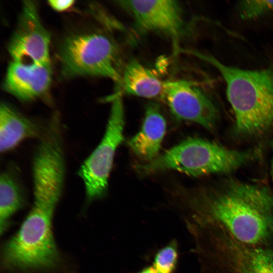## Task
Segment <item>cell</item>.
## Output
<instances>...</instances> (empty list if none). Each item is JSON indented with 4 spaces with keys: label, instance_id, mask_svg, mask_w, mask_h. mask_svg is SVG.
Wrapping results in <instances>:
<instances>
[{
    "label": "cell",
    "instance_id": "6da1fadb",
    "mask_svg": "<svg viewBox=\"0 0 273 273\" xmlns=\"http://www.w3.org/2000/svg\"><path fill=\"white\" fill-rule=\"evenodd\" d=\"M190 210L189 230L221 228L251 244L273 240V193L263 185L226 179L192 198Z\"/></svg>",
    "mask_w": 273,
    "mask_h": 273
},
{
    "label": "cell",
    "instance_id": "2e32d148",
    "mask_svg": "<svg viewBox=\"0 0 273 273\" xmlns=\"http://www.w3.org/2000/svg\"><path fill=\"white\" fill-rule=\"evenodd\" d=\"M179 258L178 243L177 240L173 239L155 252L152 266L159 273H175Z\"/></svg>",
    "mask_w": 273,
    "mask_h": 273
},
{
    "label": "cell",
    "instance_id": "9c48e42d",
    "mask_svg": "<svg viewBox=\"0 0 273 273\" xmlns=\"http://www.w3.org/2000/svg\"><path fill=\"white\" fill-rule=\"evenodd\" d=\"M51 35L40 20L34 2L25 1L16 27L9 41L12 61L27 63H51Z\"/></svg>",
    "mask_w": 273,
    "mask_h": 273
},
{
    "label": "cell",
    "instance_id": "3957f363",
    "mask_svg": "<svg viewBox=\"0 0 273 273\" xmlns=\"http://www.w3.org/2000/svg\"><path fill=\"white\" fill-rule=\"evenodd\" d=\"M56 208L33 204L19 230L2 247L5 271L28 273L51 271L61 263L53 232Z\"/></svg>",
    "mask_w": 273,
    "mask_h": 273
},
{
    "label": "cell",
    "instance_id": "5b68a950",
    "mask_svg": "<svg viewBox=\"0 0 273 273\" xmlns=\"http://www.w3.org/2000/svg\"><path fill=\"white\" fill-rule=\"evenodd\" d=\"M258 149H231L214 142L198 138L182 142L154 160L139 164L142 174L173 170L198 176L230 173L259 158Z\"/></svg>",
    "mask_w": 273,
    "mask_h": 273
},
{
    "label": "cell",
    "instance_id": "e0dca14e",
    "mask_svg": "<svg viewBox=\"0 0 273 273\" xmlns=\"http://www.w3.org/2000/svg\"><path fill=\"white\" fill-rule=\"evenodd\" d=\"M239 16L250 20L273 11V1H243L238 4Z\"/></svg>",
    "mask_w": 273,
    "mask_h": 273
},
{
    "label": "cell",
    "instance_id": "8992f818",
    "mask_svg": "<svg viewBox=\"0 0 273 273\" xmlns=\"http://www.w3.org/2000/svg\"><path fill=\"white\" fill-rule=\"evenodd\" d=\"M58 58L66 78L91 76L112 79L119 85L123 66L117 45L99 31L78 32L61 42Z\"/></svg>",
    "mask_w": 273,
    "mask_h": 273
},
{
    "label": "cell",
    "instance_id": "d6986e66",
    "mask_svg": "<svg viewBox=\"0 0 273 273\" xmlns=\"http://www.w3.org/2000/svg\"><path fill=\"white\" fill-rule=\"evenodd\" d=\"M133 273H159L152 265L143 267L141 270Z\"/></svg>",
    "mask_w": 273,
    "mask_h": 273
},
{
    "label": "cell",
    "instance_id": "4fadbf2b",
    "mask_svg": "<svg viewBox=\"0 0 273 273\" xmlns=\"http://www.w3.org/2000/svg\"><path fill=\"white\" fill-rule=\"evenodd\" d=\"M166 81L153 71L132 59L123 66L120 91L126 94L148 98H162Z\"/></svg>",
    "mask_w": 273,
    "mask_h": 273
},
{
    "label": "cell",
    "instance_id": "52a82bcc",
    "mask_svg": "<svg viewBox=\"0 0 273 273\" xmlns=\"http://www.w3.org/2000/svg\"><path fill=\"white\" fill-rule=\"evenodd\" d=\"M111 101V108L104 135L78 172L84 183L88 203L105 194L115 151L123 139L125 118L121 93L117 91Z\"/></svg>",
    "mask_w": 273,
    "mask_h": 273
},
{
    "label": "cell",
    "instance_id": "7a4b0ae2",
    "mask_svg": "<svg viewBox=\"0 0 273 273\" xmlns=\"http://www.w3.org/2000/svg\"><path fill=\"white\" fill-rule=\"evenodd\" d=\"M188 53L213 66L224 79L236 133L256 138L273 129V68L243 69L226 65L211 55Z\"/></svg>",
    "mask_w": 273,
    "mask_h": 273
},
{
    "label": "cell",
    "instance_id": "ba28073f",
    "mask_svg": "<svg viewBox=\"0 0 273 273\" xmlns=\"http://www.w3.org/2000/svg\"><path fill=\"white\" fill-rule=\"evenodd\" d=\"M117 3L132 17L134 28L139 32L165 36L174 47L190 32V24L177 1H120Z\"/></svg>",
    "mask_w": 273,
    "mask_h": 273
},
{
    "label": "cell",
    "instance_id": "8fae6325",
    "mask_svg": "<svg viewBox=\"0 0 273 273\" xmlns=\"http://www.w3.org/2000/svg\"><path fill=\"white\" fill-rule=\"evenodd\" d=\"M51 64H38L12 61L4 81L8 93L23 101L40 98L48 93L52 81Z\"/></svg>",
    "mask_w": 273,
    "mask_h": 273
},
{
    "label": "cell",
    "instance_id": "ac0fdd59",
    "mask_svg": "<svg viewBox=\"0 0 273 273\" xmlns=\"http://www.w3.org/2000/svg\"><path fill=\"white\" fill-rule=\"evenodd\" d=\"M75 1L72 0H51L48 1L49 5L57 12L65 11L74 5Z\"/></svg>",
    "mask_w": 273,
    "mask_h": 273
},
{
    "label": "cell",
    "instance_id": "7c38bea8",
    "mask_svg": "<svg viewBox=\"0 0 273 273\" xmlns=\"http://www.w3.org/2000/svg\"><path fill=\"white\" fill-rule=\"evenodd\" d=\"M166 128L160 108L156 104L150 103L146 106L141 130L128 141V145L139 157L150 162L157 157Z\"/></svg>",
    "mask_w": 273,
    "mask_h": 273
},
{
    "label": "cell",
    "instance_id": "277c9868",
    "mask_svg": "<svg viewBox=\"0 0 273 273\" xmlns=\"http://www.w3.org/2000/svg\"><path fill=\"white\" fill-rule=\"evenodd\" d=\"M191 234L201 273H273L271 244L242 242L221 228L196 229Z\"/></svg>",
    "mask_w": 273,
    "mask_h": 273
},
{
    "label": "cell",
    "instance_id": "9a60e30c",
    "mask_svg": "<svg viewBox=\"0 0 273 273\" xmlns=\"http://www.w3.org/2000/svg\"><path fill=\"white\" fill-rule=\"evenodd\" d=\"M25 203L19 184L12 174L4 172L0 176V228L2 235L8 228L10 219Z\"/></svg>",
    "mask_w": 273,
    "mask_h": 273
},
{
    "label": "cell",
    "instance_id": "5bb4252c",
    "mask_svg": "<svg viewBox=\"0 0 273 273\" xmlns=\"http://www.w3.org/2000/svg\"><path fill=\"white\" fill-rule=\"evenodd\" d=\"M38 125L11 106L2 103L0 106V151L8 152L23 140L41 136Z\"/></svg>",
    "mask_w": 273,
    "mask_h": 273
},
{
    "label": "cell",
    "instance_id": "ffe728a7",
    "mask_svg": "<svg viewBox=\"0 0 273 273\" xmlns=\"http://www.w3.org/2000/svg\"><path fill=\"white\" fill-rule=\"evenodd\" d=\"M272 149L273 152V143L272 144ZM270 175L271 179L273 180V155L271 160L270 167Z\"/></svg>",
    "mask_w": 273,
    "mask_h": 273
},
{
    "label": "cell",
    "instance_id": "30bf717a",
    "mask_svg": "<svg viewBox=\"0 0 273 273\" xmlns=\"http://www.w3.org/2000/svg\"><path fill=\"white\" fill-rule=\"evenodd\" d=\"M162 99L177 120L196 123L210 130L214 128L218 109L195 83L184 79L166 81Z\"/></svg>",
    "mask_w": 273,
    "mask_h": 273
}]
</instances>
